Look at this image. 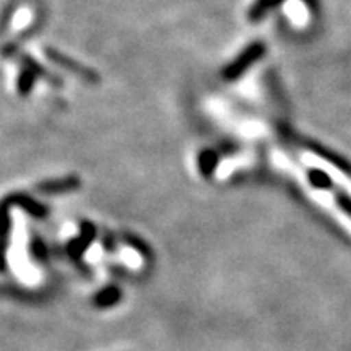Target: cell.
<instances>
[{"mask_svg": "<svg viewBox=\"0 0 351 351\" xmlns=\"http://www.w3.org/2000/svg\"><path fill=\"white\" fill-rule=\"evenodd\" d=\"M261 54H262V47L261 46L251 47V49H249V51H245V54H243V56L239 57L238 62L231 65L230 70H228V72H226V75L230 77V78L234 77V75H238L239 72H243V70L247 67V65L251 64L252 60H256Z\"/></svg>", "mask_w": 351, "mask_h": 351, "instance_id": "7a4b0ae2", "label": "cell"}, {"mask_svg": "<svg viewBox=\"0 0 351 351\" xmlns=\"http://www.w3.org/2000/svg\"><path fill=\"white\" fill-rule=\"evenodd\" d=\"M302 161H304L306 165H309L311 168H315V169L322 171V173H326L328 178H332L333 181L339 184L341 189H345V191L351 195V178L345 173L343 169L337 168L332 161H328V160H326V158L315 155V153H311V152L304 153Z\"/></svg>", "mask_w": 351, "mask_h": 351, "instance_id": "6da1fadb", "label": "cell"}]
</instances>
